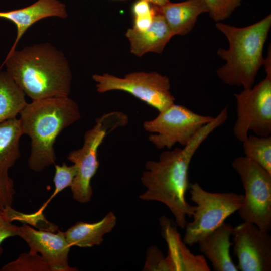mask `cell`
<instances>
[{
    "instance_id": "6da1fadb",
    "label": "cell",
    "mask_w": 271,
    "mask_h": 271,
    "mask_svg": "<svg viewBox=\"0 0 271 271\" xmlns=\"http://www.w3.org/2000/svg\"><path fill=\"white\" fill-rule=\"evenodd\" d=\"M228 118L226 106L199 131L183 148L165 151L157 161L149 160L146 170L141 177L146 191L139 196L145 201H156L166 205L173 214L176 225L184 229L186 217L192 216L195 206L190 205L185 199L189 187L188 171L195 152L206 138Z\"/></svg>"
},
{
    "instance_id": "7a4b0ae2",
    "label": "cell",
    "mask_w": 271,
    "mask_h": 271,
    "mask_svg": "<svg viewBox=\"0 0 271 271\" xmlns=\"http://www.w3.org/2000/svg\"><path fill=\"white\" fill-rule=\"evenodd\" d=\"M32 100L69 96L72 74L64 54L45 43L15 50L0 67Z\"/></svg>"
},
{
    "instance_id": "3957f363",
    "label": "cell",
    "mask_w": 271,
    "mask_h": 271,
    "mask_svg": "<svg viewBox=\"0 0 271 271\" xmlns=\"http://www.w3.org/2000/svg\"><path fill=\"white\" fill-rule=\"evenodd\" d=\"M19 114L23 134L31 140L28 166L37 172L55 164L57 138L81 117L78 104L69 96L32 100Z\"/></svg>"
},
{
    "instance_id": "277c9868",
    "label": "cell",
    "mask_w": 271,
    "mask_h": 271,
    "mask_svg": "<svg viewBox=\"0 0 271 271\" xmlns=\"http://www.w3.org/2000/svg\"><path fill=\"white\" fill-rule=\"evenodd\" d=\"M216 28L227 38L228 48H219L217 55L226 63L216 70L225 84L243 89L253 86L257 73L263 65V50L271 27V15L252 25L237 27L221 22Z\"/></svg>"
},
{
    "instance_id": "5b68a950",
    "label": "cell",
    "mask_w": 271,
    "mask_h": 271,
    "mask_svg": "<svg viewBox=\"0 0 271 271\" xmlns=\"http://www.w3.org/2000/svg\"><path fill=\"white\" fill-rule=\"evenodd\" d=\"M95 124L84 135L83 146L69 152L67 158L77 168L71 186L74 200L81 203L91 200L93 190L91 180L99 166L98 150L106 136L114 130L127 125L128 116L121 111H112L97 118Z\"/></svg>"
},
{
    "instance_id": "8992f818",
    "label": "cell",
    "mask_w": 271,
    "mask_h": 271,
    "mask_svg": "<svg viewBox=\"0 0 271 271\" xmlns=\"http://www.w3.org/2000/svg\"><path fill=\"white\" fill-rule=\"evenodd\" d=\"M191 200L196 205L193 220L186 224L183 242L193 245L222 224L242 206L243 194L234 192L212 193L197 182L190 184Z\"/></svg>"
},
{
    "instance_id": "52a82bcc",
    "label": "cell",
    "mask_w": 271,
    "mask_h": 271,
    "mask_svg": "<svg viewBox=\"0 0 271 271\" xmlns=\"http://www.w3.org/2000/svg\"><path fill=\"white\" fill-rule=\"evenodd\" d=\"M232 166L239 175L245 191L242 205L238 210L240 218L269 232L271 228V174L245 156L235 158Z\"/></svg>"
},
{
    "instance_id": "ba28073f",
    "label": "cell",
    "mask_w": 271,
    "mask_h": 271,
    "mask_svg": "<svg viewBox=\"0 0 271 271\" xmlns=\"http://www.w3.org/2000/svg\"><path fill=\"white\" fill-rule=\"evenodd\" d=\"M98 92L113 90L127 92L147 104L162 112L174 103L175 99L170 91L169 78L156 72H136L123 78L108 73L94 74Z\"/></svg>"
},
{
    "instance_id": "9c48e42d",
    "label": "cell",
    "mask_w": 271,
    "mask_h": 271,
    "mask_svg": "<svg viewBox=\"0 0 271 271\" xmlns=\"http://www.w3.org/2000/svg\"><path fill=\"white\" fill-rule=\"evenodd\" d=\"M213 118L174 103L154 119L145 121L143 128L147 132L155 133L149 137V140L156 148L171 149L177 143L185 146Z\"/></svg>"
},
{
    "instance_id": "30bf717a",
    "label": "cell",
    "mask_w": 271,
    "mask_h": 271,
    "mask_svg": "<svg viewBox=\"0 0 271 271\" xmlns=\"http://www.w3.org/2000/svg\"><path fill=\"white\" fill-rule=\"evenodd\" d=\"M236 119L233 127L236 138L243 142L251 131L255 135L267 137L271 133V76L257 85L234 94Z\"/></svg>"
},
{
    "instance_id": "8fae6325",
    "label": "cell",
    "mask_w": 271,
    "mask_h": 271,
    "mask_svg": "<svg viewBox=\"0 0 271 271\" xmlns=\"http://www.w3.org/2000/svg\"><path fill=\"white\" fill-rule=\"evenodd\" d=\"M234 253L241 271L271 270V236L255 224L243 222L233 228Z\"/></svg>"
},
{
    "instance_id": "7c38bea8",
    "label": "cell",
    "mask_w": 271,
    "mask_h": 271,
    "mask_svg": "<svg viewBox=\"0 0 271 271\" xmlns=\"http://www.w3.org/2000/svg\"><path fill=\"white\" fill-rule=\"evenodd\" d=\"M20 227L19 236L28 244L30 251L40 253L49 264L52 271H75L68 264V254L71 246L63 232L45 229L36 230L28 225Z\"/></svg>"
},
{
    "instance_id": "4fadbf2b",
    "label": "cell",
    "mask_w": 271,
    "mask_h": 271,
    "mask_svg": "<svg viewBox=\"0 0 271 271\" xmlns=\"http://www.w3.org/2000/svg\"><path fill=\"white\" fill-rule=\"evenodd\" d=\"M67 16L66 6L59 0H37L23 8L0 12V18L10 21L17 28L15 40L6 57L16 50L17 44L25 33L38 21L51 17L65 19Z\"/></svg>"
},
{
    "instance_id": "5bb4252c",
    "label": "cell",
    "mask_w": 271,
    "mask_h": 271,
    "mask_svg": "<svg viewBox=\"0 0 271 271\" xmlns=\"http://www.w3.org/2000/svg\"><path fill=\"white\" fill-rule=\"evenodd\" d=\"M155 14L151 25L146 30L128 29L125 34L131 52L141 57L148 52L161 54L166 44L174 36L159 9L154 6Z\"/></svg>"
},
{
    "instance_id": "9a60e30c",
    "label": "cell",
    "mask_w": 271,
    "mask_h": 271,
    "mask_svg": "<svg viewBox=\"0 0 271 271\" xmlns=\"http://www.w3.org/2000/svg\"><path fill=\"white\" fill-rule=\"evenodd\" d=\"M162 234L168 247V261L171 271H209L203 255H195L187 248L182 241L172 221L166 216L160 218Z\"/></svg>"
},
{
    "instance_id": "2e32d148",
    "label": "cell",
    "mask_w": 271,
    "mask_h": 271,
    "mask_svg": "<svg viewBox=\"0 0 271 271\" xmlns=\"http://www.w3.org/2000/svg\"><path fill=\"white\" fill-rule=\"evenodd\" d=\"M232 230L231 224L224 222L197 243L199 251L210 260L214 270H238L230 254Z\"/></svg>"
},
{
    "instance_id": "e0dca14e",
    "label": "cell",
    "mask_w": 271,
    "mask_h": 271,
    "mask_svg": "<svg viewBox=\"0 0 271 271\" xmlns=\"http://www.w3.org/2000/svg\"><path fill=\"white\" fill-rule=\"evenodd\" d=\"M166 23L173 35H184L194 28L198 17L208 13L202 0H186L180 3L169 2L159 7Z\"/></svg>"
},
{
    "instance_id": "ac0fdd59",
    "label": "cell",
    "mask_w": 271,
    "mask_h": 271,
    "mask_svg": "<svg viewBox=\"0 0 271 271\" xmlns=\"http://www.w3.org/2000/svg\"><path fill=\"white\" fill-rule=\"evenodd\" d=\"M116 222L115 215L110 211L98 222L89 223L79 221L63 233L71 247L100 245L103 241V236L113 230Z\"/></svg>"
},
{
    "instance_id": "d6986e66",
    "label": "cell",
    "mask_w": 271,
    "mask_h": 271,
    "mask_svg": "<svg viewBox=\"0 0 271 271\" xmlns=\"http://www.w3.org/2000/svg\"><path fill=\"white\" fill-rule=\"evenodd\" d=\"M23 135L19 119L0 123V171H8L21 156L20 140Z\"/></svg>"
},
{
    "instance_id": "ffe728a7",
    "label": "cell",
    "mask_w": 271,
    "mask_h": 271,
    "mask_svg": "<svg viewBox=\"0 0 271 271\" xmlns=\"http://www.w3.org/2000/svg\"><path fill=\"white\" fill-rule=\"evenodd\" d=\"M25 95L8 73L0 70V123L20 114L28 103Z\"/></svg>"
},
{
    "instance_id": "44dd1931",
    "label": "cell",
    "mask_w": 271,
    "mask_h": 271,
    "mask_svg": "<svg viewBox=\"0 0 271 271\" xmlns=\"http://www.w3.org/2000/svg\"><path fill=\"white\" fill-rule=\"evenodd\" d=\"M242 143L245 156L271 174V136L248 135Z\"/></svg>"
},
{
    "instance_id": "7402d4cb",
    "label": "cell",
    "mask_w": 271,
    "mask_h": 271,
    "mask_svg": "<svg viewBox=\"0 0 271 271\" xmlns=\"http://www.w3.org/2000/svg\"><path fill=\"white\" fill-rule=\"evenodd\" d=\"M1 271H52L47 261L38 253H22L15 260L4 265Z\"/></svg>"
},
{
    "instance_id": "603a6c76",
    "label": "cell",
    "mask_w": 271,
    "mask_h": 271,
    "mask_svg": "<svg viewBox=\"0 0 271 271\" xmlns=\"http://www.w3.org/2000/svg\"><path fill=\"white\" fill-rule=\"evenodd\" d=\"M55 173L53 178L55 190L49 199L37 212L43 213L47 205L57 194L68 187H71L77 173L75 165L67 166L63 163L62 165H55Z\"/></svg>"
},
{
    "instance_id": "cb8c5ba5",
    "label": "cell",
    "mask_w": 271,
    "mask_h": 271,
    "mask_svg": "<svg viewBox=\"0 0 271 271\" xmlns=\"http://www.w3.org/2000/svg\"><path fill=\"white\" fill-rule=\"evenodd\" d=\"M208 9V13L216 23L229 18L241 5L242 0H202Z\"/></svg>"
},
{
    "instance_id": "d4e9b609",
    "label": "cell",
    "mask_w": 271,
    "mask_h": 271,
    "mask_svg": "<svg viewBox=\"0 0 271 271\" xmlns=\"http://www.w3.org/2000/svg\"><path fill=\"white\" fill-rule=\"evenodd\" d=\"M144 270L171 271L168 261L162 252L156 246L148 248Z\"/></svg>"
},
{
    "instance_id": "484cf974",
    "label": "cell",
    "mask_w": 271,
    "mask_h": 271,
    "mask_svg": "<svg viewBox=\"0 0 271 271\" xmlns=\"http://www.w3.org/2000/svg\"><path fill=\"white\" fill-rule=\"evenodd\" d=\"M15 192L13 180L8 171H0V210L12 206Z\"/></svg>"
},
{
    "instance_id": "4316f807",
    "label": "cell",
    "mask_w": 271,
    "mask_h": 271,
    "mask_svg": "<svg viewBox=\"0 0 271 271\" xmlns=\"http://www.w3.org/2000/svg\"><path fill=\"white\" fill-rule=\"evenodd\" d=\"M20 227L12 223L4 215L3 211L0 210V256L3 252L1 244L7 238L19 236Z\"/></svg>"
},
{
    "instance_id": "83f0119b",
    "label": "cell",
    "mask_w": 271,
    "mask_h": 271,
    "mask_svg": "<svg viewBox=\"0 0 271 271\" xmlns=\"http://www.w3.org/2000/svg\"><path fill=\"white\" fill-rule=\"evenodd\" d=\"M132 13L133 17H140L148 16L154 13L152 5L145 0H138L132 5Z\"/></svg>"
},
{
    "instance_id": "f1b7e54d",
    "label": "cell",
    "mask_w": 271,
    "mask_h": 271,
    "mask_svg": "<svg viewBox=\"0 0 271 271\" xmlns=\"http://www.w3.org/2000/svg\"><path fill=\"white\" fill-rule=\"evenodd\" d=\"M264 67L266 75L271 76V51L270 46L268 47L267 57L264 59L263 65Z\"/></svg>"
},
{
    "instance_id": "f546056e",
    "label": "cell",
    "mask_w": 271,
    "mask_h": 271,
    "mask_svg": "<svg viewBox=\"0 0 271 271\" xmlns=\"http://www.w3.org/2000/svg\"><path fill=\"white\" fill-rule=\"evenodd\" d=\"M150 3L151 5L158 7H162L170 1V0H145Z\"/></svg>"
}]
</instances>
